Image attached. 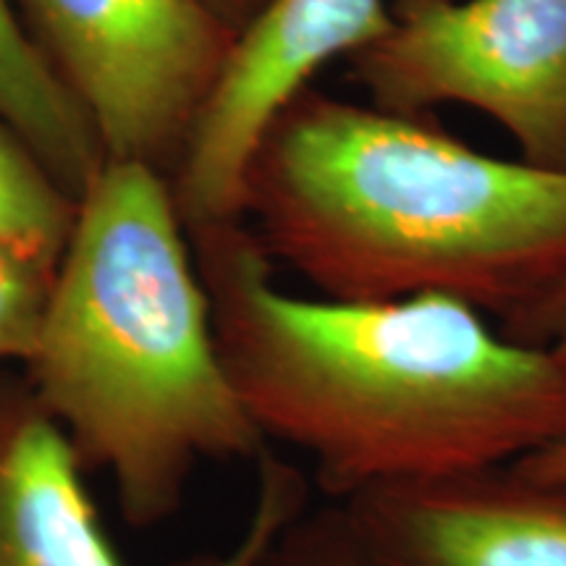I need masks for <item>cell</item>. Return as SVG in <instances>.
<instances>
[{
  "mask_svg": "<svg viewBox=\"0 0 566 566\" xmlns=\"http://www.w3.org/2000/svg\"><path fill=\"white\" fill-rule=\"evenodd\" d=\"M187 231L239 405L265 441L313 459L331 501L566 441V365L472 304L296 296L244 221Z\"/></svg>",
  "mask_w": 566,
  "mask_h": 566,
  "instance_id": "obj_1",
  "label": "cell"
},
{
  "mask_svg": "<svg viewBox=\"0 0 566 566\" xmlns=\"http://www.w3.org/2000/svg\"><path fill=\"white\" fill-rule=\"evenodd\" d=\"M247 218L271 260L328 300L443 294L506 325L566 281V171L313 84L254 147Z\"/></svg>",
  "mask_w": 566,
  "mask_h": 566,
  "instance_id": "obj_2",
  "label": "cell"
},
{
  "mask_svg": "<svg viewBox=\"0 0 566 566\" xmlns=\"http://www.w3.org/2000/svg\"><path fill=\"white\" fill-rule=\"evenodd\" d=\"M24 365L30 394L137 530L179 512L200 464L268 449L223 370L171 181L147 163L105 160L84 189Z\"/></svg>",
  "mask_w": 566,
  "mask_h": 566,
  "instance_id": "obj_3",
  "label": "cell"
},
{
  "mask_svg": "<svg viewBox=\"0 0 566 566\" xmlns=\"http://www.w3.org/2000/svg\"><path fill=\"white\" fill-rule=\"evenodd\" d=\"M346 61L367 103L464 105L566 171V0H388L386 30Z\"/></svg>",
  "mask_w": 566,
  "mask_h": 566,
  "instance_id": "obj_4",
  "label": "cell"
},
{
  "mask_svg": "<svg viewBox=\"0 0 566 566\" xmlns=\"http://www.w3.org/2000/svg\"><path fill=\"white\" fill-rule=\"evenodd\" d=\"M40 51L87 111L108 160L163 171L229 59L237 30L205 0H21Z\"/></svg>",
  "mask_w": 566,
  "mask_h": 566,
  "instance_id": "obj_5",
  "label": "cell"
},
{
  "mask_svg": "<svg viewBox=\"0 0 566 566\" xmlns=\"http://www.w3.org/2000/svg\"><path fill=\"white\" fill-rule=\"evenodd\" d=\"M386 27L388 0H271L237 34L174 168L187 229L242 221L247 166L275 113Z\"/></svg>",
  "mask_w": 566,
  "mask_h": 566,
  "instance_id": "obj_6",
  "label": "cell"
},
{
  "mask_svg": "<svg viewBox=\"0 0 566 566\" xmlns=\"http://www.w3.org/2000/svg\"><path fill=\"white\" fill-rule=\"evenodd\" d=\"M258 495L229 554L187 566H254L310 501L294 464L258 459ZM0 566H126L97 520L84 467L27 384L0 386Z\"/></svg>",
  "mask_w": 566,
  "mask_h": 566,
  "instance_id": "obj_7",
  "label": "cell"
},
{
  "mask_svg": "<svg viewBox=\"0 0 566 566\" xmlns=\"http://www.w3.org/2000/svg\"><path fill=\"white\" fill-rule=\"evenodd\" d=\"M334 504L375 566H566V480L514 464L380 485Z\"/></svg>",
  "mask_w": 566,
  "mask_h": 566,
  "instance_id": "obj_8",
  "label": "cell"
},
{
  "mask_svg": "<svg viewBox=\"0 0 566 566\" xmlns=\"http://www.w3.org/2000/svg\"><path fill=\"white\" fill-rule=\"evenodd\" d=\"M0 118L76 202L108 160L87 111L19 24L11 0H0Z\"/></svg>",
  "mask_w": 566,
  "mask_h": 566,
  "instance_id": "obj_9",
  "label": "cell"
},
{
  "mask_svg": "<svg viewBox=\"0 0 566 566\" xmlns=\"http://www.w3.org/2000/svg\"><path fill=\"white\" fill-rule=\"evenodd\" d=\"M74 221V197L0 118V244L59 268Z\"/></svg>",
  "mask_w": 566,
  "mask_h": 566,
  "instance_id": "obj_10",
  "label": "cell"
},
{
  "mask_svg": "<svg viewBox=\"0 0 566 566\" xmlns=\"http://www.w3.org/2000/svg\"><path fill=\"white\" fill-rule=\"evenodd\" d=\"M254 566H375L354 535L344 509L325 504L304 509L289 522Z\"/></svg>",
  "mask_w": 566,
  "mask_h": 566,
  "instance_id": "obj_11",
  "label": "cell"
},
{
  "mask_svg": "<svg viewBox=\"0 0 566 566\" xmlns=\"http://www.w3.org/2000/svg\"><path fill=\"white\" fill-rule=\"evenodd\" d=\"M55 268L0 244V363H27L38 342Z\"/></svg>",
  "mask_w": 566,
  "mask_h": 566,
  "instance_id": "obj_12",
  "label": "cell"
},
{
  "mask_svg": "<svg viewBox=\"0 0 566 566\" xmlns=\"http://www.w3.org/2000/svg\"><path fill=\"white\" fill-rule=\"evenodd\" d=\"M499 328L514 342L546 349L566 365V281L530 313L514 317Z\"/></svg>",
  "mask_w": 566,
  "mask_h": 566,
  "instance_id": "obj_13",
  "label": "cell"
},
{
  "mask_svg": "<svg viewBox=\"0 0 566 566\" xmlns=\"http://www.w3.org/2000/svg\"><path fill=\"white\" fill-rule=\"evenodd\" d=\"M516 470L527 472L535 478H551V480H566V441L548 446V449L535 451L522 459L512 462Z\"/></svg>",
  "mask_w": 566,
  "mask_h": 566,
  "instance_id": "obj_14",
  "label": "cell"
},
{
  "mask_svg": "<svg viewBox=\"0 0 566 566\" xmlns=\"http://www.w3.org/2000/svg\"><path fill=\"white\" fill-rule=\"evenodd\" d=\"M205 3H208L218 17L229 21L239 34L268 3H271V0H205Z\"/></svg>",
  "mask_w": 566,
  "mask_h": 566,
  "instance_id": "obj_15",
  "label": "cell"
}]
</instances>
